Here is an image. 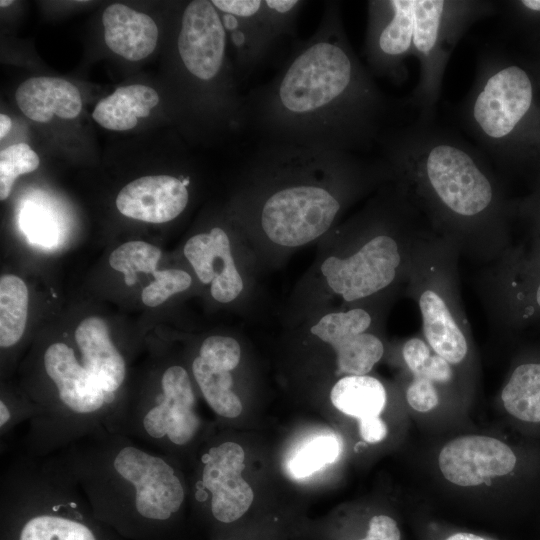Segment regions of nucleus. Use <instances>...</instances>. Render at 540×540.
I'll list each match as a JSON object with an SVG mask.
<instances>
[{"instance_id": "1", "label": "nucleus", "mask_w": 540, "mask_h": 540, "mask_svg": "<svg viewBox=\"0 0 540 540\" xmlns=\"http://www.w3.org/2000/svg\"><path fill=\"white\" fill-rule=\"evenodd\" d=\"M245 109L266 142L364 154L386 131L389 103L349 42L340 3L327 2L315 32Z\"/></svg>"}, {"instance_id": "2", "label": "nucleus", "mask_w": 540, "mask_h": 540, "mask_svg": "<svg viewBox=\"0 0 540 540\" xmlns=\"http://www.w3.org/2000/svg\"><path fill=\"white\" fill-rule=\"evenodd\" d=\"M251 157L244 204L265 236L286 247L319 238L348 199L393 178L383 158L345 151L264 141Z\"/></svg>"}, {"instance_id": "3", "label": "nucleus", "mask_w": 540, "mask_h": 540, "mask_svg": "<svg viewBox=\"0 0 540 540\" xmlns=\"http://www.w3.org/2000/svg\"><path fill=\"white\" fill-rule=\"evenodd\" d=\"M97 519L125 540H179L188 490L177 460L98 430L54 452Z\"/></svg>"}, {"instance_id": "4", "label": "nucleus", "mask_w": 540, "mask_h": 540, "mask_svg": "<svg viewBox=\"0 0 540 540\" xmlns=\"http://www.w3.org/2000/svg\"><path fill=\"white\" fill-rule=\"evenodd\" d=\"M378 145L393 179L416 207L451 231L496 230L502 198L487 156L455 132L418 119L386 129Z\"/></svg>"}, {"instance_id": "5", "label": "nucleus", "mask_w": 540, "mask_h": 540, "mask_svg": "<svg viewBox=\"0 0 540 540\" xmlns=\"http://www.w3.org/2000/svg\"><path fill=\"white\" fill-rule=\"evenodd\" d=\"M196 399L187 370L169 365L151 384L124 396L110 431L177 460V453L190 449L202 428Z\"/></svg>"}, {"instance_id": "6", "label": "nucleus", "mask_w": 540, "mask_h": 540, "mask_svg": "<svg viewBox=\"0 0 540 540\" xmlns=\"http://www.w3.org/2000/svg\"><path fill=\"white\" fill-rule=\"evenodd\" d=\"M496 8L495 1L486 0H414L413 56L419 62V79L410 102L418 120L435 121L451 53L474 24L495 14Z\"/></svg>"}, {"instance_id": "7", "label": "nucleus", "mask_w": 540, "mask_h": 540, "mask_svg": "<svg viewBox=\"0 0 540 540\" xmlns=\"http://www.w3.org/2000/svg\"><path fill=\"white\" fill-rule=\"evenodd\" d=\"M244 460L243 447L230 440L211 444L201 454L195 498L206 506L207 520L216 532L213 540L238 524L253 504L252 487L242 477Z\"/></svg>"}, {"instance_id": "8", "label": "nucleus", "mask_w": 540, "mask_h": 540, "mask_svg": "<svg viewBox=\"0 0 540 540\" xmlns=\"http://www.w3.org/2000/svg\"><path fill=\"white\" fill-rule=\"evenodd\" d=\"M414 0L367 2L363 54L373 77L395 84L407 75L406 60L413 56Z\"/></svg>"}, {"instance_id": "9", "label": "nucleus", "mask_w": 540, "mask_h": 540, "mask_svg": "<svg viewBox=\"0 0 540 540\" xmlns=\"http://www.w3.org/2000/svg\"><path fill=\"white\" fill-rule=\"evenodd\" d=\"M400 262L397 241L389 234H377L347 258L325 259L321 272L329 287L351 302L389 286Z\"/></svg>"}, {"instance_id": "10", "label": "nucleus", "mask_w": 540, "mask_h": 540, "mask_svg": "<svg viewBox=\"0 0 540 540\" xmlns=\"http://www.w3.org/2000/svg\"><path fill=\"white\" fill-rule=\"evenodd\" d=\"M371 316L361 308L324 315L311 333L330 344L337 355V374L366 375L381 359L384 347L373 334L365 333Z\"/></svg>"}, {"instance_id": "11", "label": "nucleus", "mask_w": 540, "mask_h": 540, "mask_svg": "<svg viewBox=\"0 0 540 540\" xmlns=\"http://www.w3.org/2000/svg\"><path fill=\"white\" fill-rule=\"evenodd\" d=\"M438 462L445 479L469 487L510 473L516 465V456L496 438L467 435L447 443L440 451Z\"/></svg>"}, {"instance_id": "12", "label": "nucleus", "mask_w": 540, "mask_h": 540, "mask_svg": "<svg viewBox=\"0 0 540 540\" xmlns=\"http://www.w3.org/2000/svg\"><path fill=\"white\" fill-rule=\"evenodd\" d=\"M219 12L227 42L245 73L267 57L279 40L264 9L263 0H212Z\"/></svg>"}, {"instance_id": "13", "label": "nucleus", "mask_w": 540, "mask_h": 540, "mask_svg": "<svg viewBox=\"0 0 540 540\" xmlns=\"http://www.w3.org/2000/svg\"><path fill=\"white\" fill-rule=\"evenodd\" d=\"M189 177L152 175L125 185L116 197L118 211L147 223H166L177 218L189 201Z\"/></svg>"}, {"instance_id": "14", "label": "nucleus", "mask_w": 540, "mask_h": 540, "mask_svg": "<svg viewBox=\"0 0 540 540\" xmlns=\"http://www.w3.org/2000/svg\"><path fill=\"white\" fill-rule=\"evenodd\" d=\"M184 255L203 284L211 283L212 297L221 303L233 301L243 290L230 240L224 229L213 227L188 239Z\"/></svg>"}, {"instance_id": "15", "label": "nucleus", "mask_w": 540, "mask_h": 540, "mask_svg": "<svg viewBox=\"0 0 540 540\" xmlns=\"http://www.w3.org/2000/svg\"><path fill=\"white\" fill-rule=\"evenodd\" d=\"M74 340L83 365L120 407L125 395L122 390L127 379V363L105 321L97 316L83 319L75 329Z\"/></svg>"}, {"instance_id": "16", "label": "nucleus", "mask_w": 540, "mask_h": 540, "mask_svg": "<svg viewBox=\"0 0 540 540\" xmlns=\"http://www.w3.org/2000/svg\"><path fill=\"white\" fill-rule=\"evenodd\" d=\"M102 23L106 45L126 60H142L156 48L158 28L145 13L115 3L104 10Z\"/></svg>"}, {"instance_id": "17", "label": "nucleus", "mask_w": 540, "mask_h": 540, "mask_svg": "<svg viewBox=\"0 0 540 540\" xmlns=\"http://www.w3.org/2000/svg\"><path fill=\"white\" fill-rule=\"evenodd\" d=\"M15 99L25 116L41 123L49 122L55 115L62 119H74L82 109L77 87L57 77L27 79L17 88Z\"/></svg>"}, {"instance_id": "18", "label": "nucleus", "mask_w": 540, "mask_h": 540, "mask_svg": "<svg viewBox=\"0 0 540 540\" xmlns=\"http://www.w3.org/2000/svg\"><path fill=\"white\" fill-rule=\"evenodd\" d=\"M418 303L423 333L431 348L450 364L462 362L468 352L467 340L442 296L425 289Z\"/></svg>"}, {"instance_id": "19", "label": "nucleus", "mask_w": 540, "mask_h": 540, "mask_svg": "<svg viewBox=\"0 0 540 540\" xmlns=\"http://www.w3.org/2000/svg\"><path fill=\"white\" fill-rule=\"evenodd\" d=\"M158 103V93L149 86H122L97 103L92 117L106 129L126 131L137 125L138 118L147 117Z\"/></svg>"}, {"instance_id": "20", "label": "nucleus", "mask_w": 540, "mask_h": 540, "mask_svg": "<svg viewBox=\"0 0 540 540\" xmlns=\"http://www.w3.org/2000/svg\"><path fill=\"white\" fill-rule=\"evenodd\" d=\"M330 399L340 412L360 420L382 413L386 404V391L374 377L347 375L332 387Z\"/></svg>"}, {"instance_id": "21", "label": "nucleus", "mask_w": 540, "mask_h": 540, "mask_svg": "<svg viewBox=\"0 0 540 540\" xmlns=\"http://www.w3.org/2000/svg\"><path fill=\"white\" fill-rule=\"evenodd\" d=\"M506 411L530 423L540 422V363L519 365L501 393Z\"/></svg>"}, {"instance_id": "22", "label": "nucleus", "mask_w": 540, "mask_h": 540, "mask_svg": "<svg viewBox=\"0 0 540 540\" xmlns=\"http://www.w3.org/2000/svg\"><path fill=\"white\" fill-rule=\"evenodd\" d=\"M29 294L25 282L13 274L0 278V346L9 349L22 338L28 317Z\"/></svg>"}, {"instance_id": "23", "label": "nucleus", "mask_w": 540, "mask_h": 540, "mask_svg": "<svg viewBox=\"0 0 540 540\" xmlns=\"http://www.w3.org/2000/svg\"><path fill=\"white\" fill-rule=\"evenodd\" d=\"M191 370L205 402L217 416L234 419L242 413V402L232 389L231 372L211 368L198 356L193 359Z\"/></svg>"}, {"instance_id": "24", "label": "nucleus", "mask_w": 540, "mask_h": 540, "mask_svg": "<svg viewBox=\"0 0 540 540\" xmlns=\"http://www.w3.org/2000/svg\"><path fill=\"white\" fill-rule=\"evenodd\" d=\"M339 452L340 445L335 436H315L294 451L287 462V470L296 479L306 478L333 463Z\"/></svg>"}, {"instance_id": "25", "label": "nucleus", "mask_w": 540, "mask_h": 540, "mask_svg": "<svg viewBox=\"0 0 540 540\" xmlns=\"http://www.w3.org/2000/svg\"><path fill=\"white\" fill-rule=\"evenodd\" d=\"M161 250L144 241H129L117 247L109 256V265L124 275L126 285H134L137 273H152L157 270Z\"/></svg>"}, {"instance_id": "26", "label": "nucleus", "mask_w": 540, "mask_h": 540, "mask_svg": "<svg viewBox=\"0 0 540 540\" xmlns=\"http://www.w3.org/2000/svg\"><path fill=\"white\" fill-rule=\"evenodd\" d=\"M39 157L26 143H17L0 151V199H7L16 179L39 167Z\"/></svg>"}, {"instance_id": "27", "label": "nucleus", "mask_w": 540, "mask_h": 540, "mask_svg": "<svg viewBox=\"0 0 540 540\" xmlns=\"http://www.w3.org/2000/svg\"><path fill=\"white\" fill-rule=\"evenodd\" d=\"M154 280L143 288L142 302L149 307L164 303L169 297L188 289L192 283L191 276L179 269L157 270Z\"/></svg>"}, {"instance_id": "28", "label": "nucleus", "mask_w": 540, "mask_h": 540, "mask_svg": "<svg viewBox=\"0 0 540 540\" xmlns=\"http://www.w3.org/2000/svg\"><path fill=\"white\" fill-rule=\"evenodd\" d=\"M198 357L209 367L231 372L241 358V348L232 337L213 335L201 344Z\"/></svg>"}, {"instance_id": "29", "label": "nucleus", "mask_w": 540, "mask_h": 540, "mask_svg": "<svg viewBox=\"0 0 540 540\" xmlns=\"http://www.w3.org/2000/svg\"><path fill=\"white\" fill-rule=\"evenodd\" d=\"M263 2L269 22L279 39L291 35L306 2L300 0H263Z\"/></svg>"}, {"instance_id": "30", "label": "nucleus", "mask_w": 540, "mask_h": 540, "mask_svg": "<svg viewBox=\"0 0 540 540\" xmlns=\"http://www.w3.org/2000/svg\"><path fill=\"white\" fill-rule=\"evenodd\" d=\"M408 404L418 412H428L439 403L438 392L430 380L414 375L406 391Z\"/></svg>"}, {"instance_id": "31", "label": "nucleus", "mask_w": 540, "mask_h": 540, "mask_svg": "<svg viewBox=\"0 0 540 540\" xmlns=\"http://www.w3.org/2000/svg\"><path fill=\"white\" fill-rule=\"evenodd\" d=\"M366 537L369 540H401V532L397 522L392 517L378 514L369 519Z\"/></svg>"}, {"instance_id": "32", "label": "nucleus", "mask_w": 540, "mask_h": 540, "mask_svg": "<svg viewBox=\"0 0 540 540\" xmlns=\"http://www.w3.org/2000/svg\"><path fill=\"white\" fill-rule=\"evenodd\" d=\"M403 358L413 375L418 374L431 356L426 343L419 338L407 340L402 350Z\"/></svg>"}, {"instance_id": "33", "label": "nucleus", "mask_w": 540, "mask_h": 540, "mask_svg": "<svg viewBox=\"0 0 540 540\" xmlns=\"http://www.w3.org/2000/svg\"><path fill=\"white\" fill-rule=\"evenodd\" d=\"M415 375L422 376L433 383H447L452 379L453 371L450 363L435 354L429 357L422 370Z\"/></svg>"}, {"instance_id": "34", "label": "nucleus", "mask_w": 540, "mask_h": 540, "mask_svg": "<svg viewBox=\"0 0 540 540\" xmlns=\"http://www.w3.org/2000/svg\"><path fill=\"white\" fill-rule=\"evenodd\" d=\"M359 433L363 440L375 444L385 439L388 429L380 416H372L359 420Z\"/></svg>"}, {"instance_id": "35", "label": "nucleus", "mask_w": 540, "mask_h": 540, "mask_svg": "<svg viewBox=\"0 0 540 540\" xmlns=\"http://www.w3.org/2000/svg\"><path fill=\"white\" fill-rule=\"evenodd\" d=\"M12 127V120L5 114H0V139H3Z\"/></svg>"}, {"instance_id": "36", "label": "nucleus", "mask_w": 540, "mask_h": 540, "mask_svg": "<svg viewBox=\"0 0 540 540\" xmlns=\"http://www.w3.org/2000/svg\"><path fill=\"white\" fill-rule=\"evenodd\" d=\"M445 540H487L479 535L467 532H459L450 535Z\"/></svg>"}, {"instance_id": "37", "label": "nucleus", "mask_w": 540, "mask_h": 540, "mask_svg": "<svg viewBox=\"0 0 540 540\" xmlns=\"http://www.w3.org/2000/svg\"><path fill=\"white\" fill-rule=\"evenodd\" d=\"M535 300H536L537 305L540 307V282H539L538 287L536 289Z\"/></svg>"}, {"instance_id": "38", "label": "nucleus", "mask_w": 540, "mask_h": 540, "mask_svg": "<svg viewBox=\"0 0 540 540\" xmlns=\"http://www.w3.org/2000/svg\"><path fill=\"white\" fill-rule=\"evenodd\" d=\"M12 3H13L12 0H1L0 1V6L1 7H7V6L11 5Z\"/></svg>"}, {"instance_id": "39", "label": "nucleus", "mask_w": 540, "mask_h": 540, "mask_svg": "<svg viewBox=\"0 0 540 540\" xmlns=\"http://www.w3.org/2000/svg\"><path fill=\"white\" fill-rule=\"evenodd\" d=\"M279 536H280V534L278 533V534H276L275 536H273L272 538H270L268 540H279ZM219 540H223V539H219ZM226 540H249V539H237L236 538V539H226ZM251 540H253V539H251Z\"/></svg>"}]
</instances>
